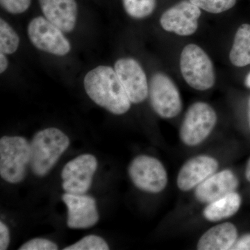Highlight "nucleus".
I'll list each match as a JSON object with an SVG mask.
<instances>
[{"instance_id":"1","label":"nucleus","mask_w":250,"mask_h":250,"mask_svg":"<svg viewBox=\"0 0 250 250\" xmlns=\"http://www.w3.org/2000/svg\"><path fill=\"white\" fill-rule=\"evenodd\" d=\"M83 84L94 103L113 114H124L131 107V102L111 67L100 65L90 70L85 75Z\"/></svg>"},{"instance_id":"2","label":"nucleus","mask_w":250,"mask_h":250,"mask_svg":"<svg viewBox=\"0 0 250 250\" xmlns=\"http://www.w3.org/2000/svg\"><path fill=\"white\" fill-rule=\"evenodd\" d=\"M70 146L66 134L57 128H47L36 133L30 143L31 170L44 177L52 170Z\"/></svg>"},{"instance_id":"3","label":"nucleus","mask_w":250,"mask_h":250,"mask_svg":"<svg viewBox=\"0 0 250 250\" xmlns=\"http://www.w3.org/2000/svg\"><path fill=\"white\" fill-rule=\"evenodd\" d=\"M30 143L21 136L0 139V175L10 184L22 182L30 164Z\"/></svg>"},{"instance_id":"4","label":"nucleus","mask_w":250,"mask_h":250,"mask_svg":"<svg viewBox=\"0 0 250 250\" xmlns=\"http://www.w3.org/2000/svg\"><path fill=\"white\" fill-rule=\"evenodd\" d=\"M180 69L184 80L194 89L207 90L215 84L213 62L200 46H185L181 54Z\"/></svg>"},{"instance_id":"5","label":"nucleus","mask_w":250,"mask_h":250,"mask_svg":"<svg viewBox=\"0 0 250 250\" xmlns=\"http://www.w3.org/2000/svg\"><path fill=\"white\" fill-rule=\"evenodd\" d=\"M217 122L215 110L207 103H194L189 107L181 126L179 136L188 146H196L214 129Z\"/></svg>"},{"instance_id":"6","label":"nucleus","mask_w":250,"mask_h":250,"mask_svg":"<svg viewBox=\"0 0 250 250\" xmlns=\"http://www.w3.org/2000/svg\"><path fill=\"white\" fill-rule=\"evenodd\" d=\"M149 94L153 109L161 118H174L182 111V101L178 88L166 74L157 72L153 75Z\"/></svg>"},{"instance_id":"7","label":"nucleus","mask_w":250,"mask_h":250,"mask_svg":"<svg viewBox=\"0 0 250 250\" xmlns=\"http://www.w3.org/2000/svg\"><path fill=\"white\" fill-rule=\"evenodd\" d=\"M129 174L133 183L140 190L159 193L167 184V174L161 161L156 158L140 155L131 161Z\"/></svg>"},{"instance_id":"8","label":"nucleus","mask_w":250,"mask_h":250,"mask_svg":"<svg viewBox=\"0 0 250 250\" xmlns=\"http://www.w3.org/2000/svg\"><path fill=\"white\" fill-rule=\"evenodd\" d=\"M29 40L36 48L54 55H66L71 45L63 31L45 18H34L28 26Z\"/></svg>"},{"instance_id":"9","label":"nucleus","mask_w":250,"mask_h":250,"mask_svg":"<svg viewBox=\"0 0 250 250\" xmlns=\"http://www.w3.org/2000/svg\"><path fill=\"white\" fill-rule=\"evenodd\" d=\"M98 161L92 154L77 156L64 166L62 172V187L69 193L85 194L91 187Z\"/></svg>"},{"instance_id":"10","label":"nucleus","mask_w":250,"mask_h":250,"mask_svg":"<svg viewBox=\"0 0 250 250\" xmlns=\"http://www.w3.org/2000/svg\"><path fill=\"white\" fill-rule=\"evenodd\" d=\"M201 10L190 1L184 0L166 10L160 19L161 27L168 32L188 36L196 32Z\"/></svg>"},{"instance_id":"11","label":"nucleus","mask_w":250,"mask_h":250,"mask_svg":"<svg viewBox=\"0 0 250 250\" xmlns=\"http://www.w3.org/2000/svg\"><path fill=\"white\" fill-rule=\"evenodd\" d=\"M114 69L131 103L145 101L149 94V86L146 72L139 62L134 59H120Z\"/></svg>"},{"instance_id":"12","label":"nucleus","mask_w":250,"mask_h":250,"mask_svg":"<svg viewBox=\"0 0 250 250\" xmlns=\"http://www.w3.org/2000/svg\"><path fill=\"white\" fill-rule=\"evenodd\" d=\"M62 200L67 208V225L71 229H88L98 223L99 214L93 197L65 192Z\"/></svg>"},{"instance_id":"13","label":"nucleus","mask_w":250,"mask_h":250,"mask_svg":"<svg viewBox=\"0 0 250 250\" xmlns=\"http://www.w3.org/2000/svg\"><path fill=\"white\" fill-rule=\"evenodd\" d=\"M214 158L200 155L192 158L182 166L177 177V187L182 191H188L202 184L218 168Z\"/></svg>"},{"instance_id":"14","label":"nucleus","mask_w":250,"mask_h":250,"mask_svg":"<svg viewBox=\"0 0 250 250\" xmlns=\"http://www.w3.org/2000/svg\"><path fill=\"white\" fill-rule=\"evenodd\" d=\"M239 182L232 171L224 170L210 176L195 188V197L202 203L209 204L230 192H235Z\"/></svg>"},{"instance_id":"15","label":"nucleus","mask_w":250,"mask_h":250,"mask_svg":"<svg viewBox=\"0 0 250 250\" xmlns=\"http://www.w3.org/2000/svg\"><path fill=\"white\" fill-rule=\"evenodd\" d=\"M46 19L63 32H70L76 26L77 4L75 0H39Z\"/></svg>"},{"instance_id":"16","label":"nucleus","mask_w":250,"mask_h":250,"mask_svg":"<svg viewBox=\"0 0 250 250\" xmlns=\"http://www.w3.org/2000/svg\"><path fill=\"white\" fill-rule=\"evenodd\" d=\"M238 232L233 224L225 223L216 225L202 235L197 243L200 250H228L236 241Z\"/></svg>"},{"instance_id":"17","label":"nucleus","mask_w":250,"mask_h":250,"mask_svg":"<svg viewBox=\"0 0 250 250\" xmlns=\"http://www.w3.org/2000/svg\"><path fill=\"white\" fill-rule=\"evenodd\" d=\"M241 205V197L236 191L230 192L221 198L208 204L203 211L207 220L218 222L231 218L239 210Z\"/></svg>"},{"instance_id":"18","label":"nucleus","mask_w":250,"mask_h":250,"mask_svg":"<svg viewBox=\"0 0 250 250\" xmlns=\"http://www.w3.org/2000/svg\"><path fill=\"white\" fill-rule=\"evenodd\" d=\"M229 60L234 66L245 67L250 64V24L240 26L235 35Z\"/></svg>"},{"instance_id":"19","label":"nucleus","mask_w":250,"mask_h":250,"mask_svg":"<svg viewBox=\"0 0 250 250\" xmlns=\"http://www.w3.org/2000/svg\"><path fill=\"white\" fill-rule=\"evenodd\" d=\"M20 44L17 33L4 20H0V51L5 54H14Z\"/></svg>"},{"instance_id":"20","label":"nucleus","mask_w":250,"mask_h":250,"mask_svg":"<svg viewBox=\"0 0 250 250\" xmlns=\"http://www.w3.org/2000/svg\"><path fill=\"white\" fill-rule=\"evenodd\" d=\"M126 14L135 19L150 16L156 7V0H123Z\"/></svg>"},{"instance_id":"21","label":"nucleus","mask_w":250,"mask_h":250,"mask_svg":"<svg viewBox=\"0 0 250 250\" xmlns=\"http://www.w3.org/2000/svg\"><path fill=\"white\" fill-rule=\"evenodd\" d=\"M200 9L210 14H220L231 9L236 4V0H189Z\"/></svg>"},{"instance_id":"22","label":"nucleus","mask_w":250,"mask_h":250,"mask_svg":"<svg viewBox=\"0 0 250 250\" xmlns=\"http://www.w3.org/2000/svg\"><path fill=\"white\" fill-rule=\"evenodd\" d=\"M64 250H108L106 242L101 237L90 235L85 236L75 244L65 248Z\"/></svg>"},{"instance_id":"23","label":"nucleus","mask_w":250,"mask_h":250,"mask_svg":"<svg viewBox=\"0 0 250 250\" xmlns=\"http://www.w3.org/2000/svg\"><path fill=\"white\" fill-rule=\"evenodd\" d=\"M0 3L10 14H20L29 9L31 0H0Z\"/></svg>"},{"instance_id":"24","label":"nucleus","mask_w":250,"mask_h":250,"mask_svg":"<svg viewBox=\"0 0 250 250\" xmlns=\"http://www.w3.org/2000/svg\"><path fill=\"white\" fill-rule=\"evenodd\" d=\"M58 246L54 242L44 238H34L22 245L20 250H57Z\"/></svg>"},{"instance_id":"25","label":"nucleus","mask_w":250,"mask_h":250,"mask_svg":"<svg viewBox=\"0 0 250 250\" xmlns=\"http://www.w3.org/2000/svg\"><path fill=\"white\" fill-rule=\"evenodd\" d=\"M10 242L9 230L2 222L0 223V250H5L9 247Z\"/></svg>"},{"instance_id":"26","label":"nucleus","mask_w":250,"mask_h":250,"mask_svg":"<svg viewBox=\"0 0 250 250\" xmlns=\"http://www.w3.org/2000/svg\"><path fill=\"white\" fill-rule=\"evenodd\" d=\"M231 250H250V233L243 235L238 240H236L234 244L231 247Z\"/></svg>"},{"instance_id":"27","label":"nucleus","mask_w":250,"mask_h":250,"mask_svg":"<svg viewBox=\"0 0 250 250\" xmlns=\"http://www.w3.org/2000/svg\"><path fill=\"white\" fill-rule=\"evenodd\" d=\"M8 65H9V62L6 54L1 52L0 53V72L3 73L7 69Z\"/></svg>"},{"instance_id":"28","label":"nucleus","mask_w":250,"mask_h":250,"mask_svg":"<svg viewBox=\"0 0 250 250\" xmlns=\"http://www.w3.org/2000/svg\"><path fill=\"white\" fill-rule=\"evenodd\" d=\"M246 176L248 182H250V159L247 164Z\"/></svg>"},{"instance_id":"29","label":"nucleus","mask_w":250,"mask_h":250,"mask_svg":"<svg viewBox=\"0 0 250 250\" xmlns=\"http://www.w3.org/2000/svg\"><path fill=\"white\" fill-rule=\"evenodd\" d=\"M245 83H246L247 87L250 88V72L247 75L246 80H245Z\"/></svg>"},{"instance_id":"30","label":"nucleus","mask_w":250,"mask_h":250,"mask_svg":"<svg viewBox=\"0 0 250 250\" xmlns=\"http://www.w3.org/2000/svg\"></svg>"}]
</instances>
